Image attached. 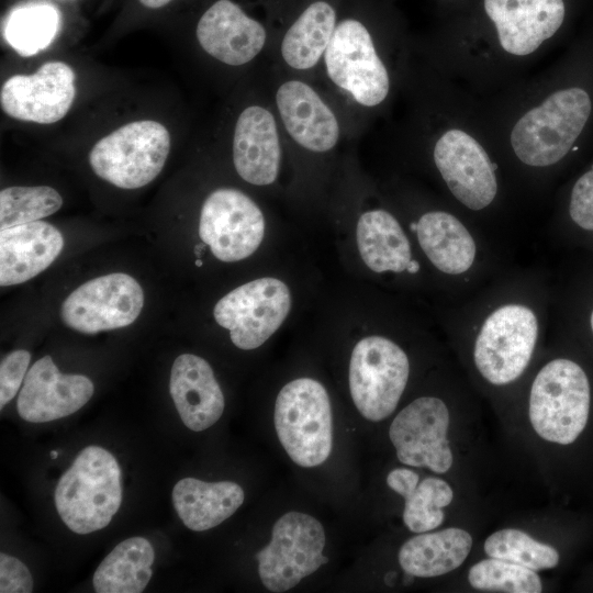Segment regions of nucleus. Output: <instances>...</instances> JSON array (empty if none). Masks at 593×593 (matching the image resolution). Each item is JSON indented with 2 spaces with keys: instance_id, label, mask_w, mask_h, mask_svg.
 <instances>
[{
  "instance_id": "obj_26",
  "label": "nucleus",
  "mask_w": 593,
  "mask_h": 593,
  "mask_svg": "<svg viewBox=\"0 0 593 593\" xmlns=\"http://www.w3.org/2000/svg\"><path fill=\"white\" fill-rule=\"evenodd\" d=\"M472 548L471 535L458 527L419 533L400 548L398 559L404 572L417 578H434L460 567Z\"/></svg>"
},
{
  "instance_id": "obj_21",
  "label": "nucleus",
  "mask_w": 593,
  "mask_h": 593,
  "mask_svg": "<svg viewBox=\"0 0 593 593\" xmlns=\"http://www.w3.org/2000/svg\"><path fill=\"white\" fill-rule=\"evenodd\" d=\"M276 105L288 134L305 149L326 153L338 143L340 127L334 111L306 82L292 79L281 83Z\"/></svg>"
},
{
  "instance_id": "obj_11",
  "label": "nucleus",
  "mask_w": 593,
  "mask_h": 593,
  "mask_svg": "<svg viewBox=\"0 0 593 593\" xmlns=\"http://www.w3.org/2000/svg\"><path fill=\"white\" fill-rule=\"evenodd\" d=\"M170 150V134L159 122L127 123L99 139L89 163L101 179L122 189H137L163 170Z\"/></svg>"
},
{
  "instance_id": "obj_22",
  "label": "nucleus",
  "mask_w": 593,
  "mask_h": 593,
  "mask_svg": "<svg viewBox=\"0 0 593 593\" xmlns=\"http://www.w3.org/2000/svg\"><path fill=\"white\" fill-rule=\"evenodd\" d=\"M281 160L280 138L273 114L261 105L245 108L233 135V163L239 177L255 186L273 183Z\"/></svg>"
},
{
  "instance_id": "obj_31",
  "label": "nucleus",
  "mask_w": 593,
  "mask_h": 593,
  "mask_svg": "<svg viewBox=\"0 0 593 593\" xmlns=\"http://www.w3.org/2000/svg\"><path fill=\"white\" fill-rule=\"evenodd\" d=\"M484 552L491 557L539 571L559 563V552L550 545L537 541L516 528H504L491 534L484 541Z\"/></svg>"
},
{
  "instance_id": "obj_15",
  "label": "nucleus",
  "mask_w": 593,
  "mask_h": 593,
  "mask_svg": "<svg viewBox=\"0 0 593 593\" xmlns=\"http://www.w3.org/2000/svg\"><path fill=\"white\" fill-rule=\"evenodd\" d=\"M265 217L259 206L244 192L220 188L204 200L199 236L221 261L245 259L260 246Z\"/></svg>"
},
{
  "instance_id": "obj_25",
  "label": "nucleus",
  "mask_w": 593,
  "mask_h": 593,
  "mask_svg": "<svg viewBox=\"0 0 593 593\" xmlns=\"http://www.w3.org/2000/svg\"><path fill=\"white\" fill-rule=\"evenodd\" d=\"M245 499L242 486L232 481L205 482L184 478L172 489V503L191 530L211 529L232 516Z\"/></svg>"
},
{
  "instance_id": "obj_38",
  "label": "nucleus",
  "mask_w": 593,
  "mask_h": 593,
  "mask_svg": "<svg viewBox=\"0 0 593 593\" xmlns=\"http://www.w3.org/2000/svg\"><path fill=\"white\" fill-rule=\"evenodd\" d=\"M583 305L582 310L575 311V325H584L586 333L593 339V298L585 300Z\"/></svg>"
},
{
  "instance_id": "obj_39",
  "label": "nucleus",
  "mask_w": 593,
  "mask_h": 593,
  "mask_svg": "<svg viewBox=\"0 0 593 593\" xmlns=\"http://www.w3.org/2000/svg\"><path fill=\"white\" fill-rule=\"evenodd\" d=\"M144 7L149 9H158L168 4L171 0H138Z\"/></svg>"
},
{
  "instance_id": "obj_14",
  "label": "nucleus",
  "mask_w": 593,
  "mask_h": 593,
  "mask_svg": "<svg viewBox=\"0 0 593 593\" xmlns=\"http://www.w3.org/2000/svg\"><path fill=\"white\" fill-rule=\"evenodd\" d=\"M144 305L139 283L127 273L113 272L89 280L63 302L64 324L79 333L97 334L136 321Z\"/></svg>"
},
{
  "instance_id": "obj_8",
  "label": "nucleus",
  "mask_w": 593,
  "mask_h": 593,
  "mask_svg": "<svg viewBox=\"0 0 593 593\" xmlns=\"http://www.w3.org/2000/svg\"><path fill=\"white\" fill-rule=\"evenodd\" d=\"M323 58L331 81L361 107L377 109L388 103L395 69L360 20L347 18L337 23Z\"/></svg>"
},
{
  "instance_id": "obj_10",
  "label": "nucleus",
  "mask_w": 593,
  "mask_h": 593,
  "mask_svg": "<svg viewBox=\"0 0 593 593\" xmlns=\"http://www.w3.org/2000/svg\"><path fill=\"white\" fill-rule=\"evenodd\" d=\"M406 350L384 335H369L354 347L348 382L353 402L368 421L380 422L396 409L410 380Z\"/></svg>"
},
{
  "instance_id": "obj_4",
  "label": "nucleus",
  "mask_w": 593,
  "mask_h": 593,
  "mask_svg": "<svg viewBox=\"0 0 593 593\" xmlns=\"http://www.w3.org/2000/svg\"><path fill=\"white\" fill-rule=\"evenodd\" d=\"M478 19L426 47L429 66L477 96L525 77L550 48L567 15L564 0H481Z\"/></svg>"
},
{
  "instance_id": "obj_36",
  "label": "nucleus",
  "mask_w": 593,
  "mask_h": 593,
  "mask_svg": "<svg viewBox=\"0 0 593 593\" xmlns=\"http://www.w3.org/2000/svg\"><path fill=\"white\" fill-rule=\"evenodd\" d=\"M33 579L26 566L15 557L0 555V592L30 593Z\"/></svg>"
},
{
  "instance_id": "obj_20",
  "label": "nucleus",
  "mask_w": 593,
  "mask_h": 593,
  "mask_svg": "<svg viewBox=\"0 0 593 593\" xmlns=\"http://www.w3.org/2000/svg\"><path fill=\"white\" fill-rule=\"evenodd\" d=\"M356 239L362 261L374 273L415 278L423 271L410 235L387 209L363 212L357 222Z\"/></svg>"
},
{
  "instance_id": "obj_1",
  "label": "nucleus",
  "mask_w": 593,
  "mask_h": 593,
  "mask_svg": "<svg viewBox=\"0 0 593 593\" xmlns=\"http://www.w3.org/2000/svg\"><path fill=\"white\" fill-rule=\"evenodd\" d=\"M562 61L490 96L481 112L515 200L545 198L579 149L593 116V89Z\"/></svg>"
},
{
  "instance_id": "obj_41",
  "label": "nucleus",
  "mask_w": 593,
  "mask_h": 593,
  "mask_svg": "<svg viewBox=\"0 0 593 593\" xmlns=\"http://www.w3.org/2000/svg\"><path fill=\"white\" fill-rule=\"evenodd\" d=\"M197 265H198V266H201V265H202V262H201L200 260H198V261H197Z\"/></svg>"
},
{
  "instance_id": "obj_35",
  "label": "nucleus",
  "mask_w": 593,
  "mask_h": 593,
  "mask_svg": "<svg viewBox=\"0 0 593 593\" xmlns=\"http://www.w3.org/2000/svg\"><path fill=\"white\" fill-rule=\"evenodd\" d=\"M31 354L18 349L9 353L0 365V407L8 404L16 394L27 373Z\"/></svg>"
},
{
  "instance_id": "obj_7",
  "label": "nucleus",
  "mask_w": 593,
  "mask_h": 593,
  "mask_svg": "<svg viewBox=\"0 0 593 593\" xmlns=\"http://www.w3.org/2000/svg\"><path fill=\"white\" fill-rule=\"evenodd\" d=\"M122 502L121 469L115 457L99 446L80 451L55 489V506L77 534L104 528Z\"/></svg>"
},
{
  "instance_id": "obj_40",
  "label": "nucleus",
  "mask_w": 593,
  "mask_h": 593,
  "mask_svg": "<svg viewBox=\"0 0 593 593\" xmlns=\"http://www.w3.org/2000/svg\"><path fill=\"white\" fill-rule=\"evenodd\" d=\"M58 456V452L56 450L51 451V458L56 459Z\"/></svg>"
},
{
  "instance_id": "obj_19",
  "label": "nucleus",
  "mask_w": 593,
  "mask_h": 593,
  "mask_svg": "<svg viewBox=\"0 0 593 593\" xmlns=\"http://www.w3.org/2000/svg\"><path fill=\"white\" fill-rule=\"evenodd\" d=\"M195 34L210 56L230 66L253 60L267 41L265 26L231 0L215 1L201 15Z\"/></svg>"
},
{
  "instance_id": "obj_27",
  "label": "nucleus",
  "mask_w": 593,
  "mask_h": 593,
  "mask_svg": "<svg viewBox=\"0 0 593 593\" xmlns=\"http://www.w3.org/2000/svg\"><path fill=\"white\" fill-rule=\"evenodd\" d=\"M336 25L337 13L329 2L317 0L309 4L283 35L280 52L284 63L296 70L315 67Z\"/></svg>"
},
{
  "instance_id": "obj_32",
  "label": "nucleus",
  "mask_w": 593,
  "mask_h": 593,
  "mask_svg": "<svg viewBox=\"0 0 593 593\" xmlns=\"http://www.w3.org/2000/svg\"><path fill=\"white\" fill-rule=\"evenodd\" d=\"M403 522L415 534L433 530L445 519L444 507L454 499L451 486L443 479L428 477L402 495Z\"/></svg>"
},
{
  "instance_id": "obj_2",
  "label": "nucleus",
  "mask_w": 593,
  "mask_h": 593,
  "mask_svg": "<svg viewBox=\"0 0 593 593\" xmlns=\"http://www.w3.org/2000/svg\"><path fill=\"white\" fill-rule=\"evenodd\" d=\"M415 130L444 198L497 237L516 200L479 96L429 67L417 88Z\"/></svg>"
},
{
  "instance_id": "obj_12",
  "label": "nucleus",
  "mask_w": 593,
  "mask_h": 593,
  "mask_svg": "<svg viewBox=\"0 0 593 593\" xmlns=\"http://www.w3.org/2000/svg\"><path fill=\"white\" fill-rule=\"evenodd\" d=\"M325 542L324 527L315 517L298 511L280 516L270 541L256 553L262 585L275 593L296 586L328 561L323 555Z\"/></svg>"
},
{
  "instance_id": "obj_24",
  "label": "nucleus",
  "mask_w": 593,
  "mask_h": 593,
  "mask_svg": "<svg viewBox=\"0 0 593 593\" xmlns=\"http://www.w3.org/2000/svg\"><path fill=\"white\" fill-rule=\"evenodd\" d=\"M64 247L60 232L43 221L0 231V284L23 283L44 271Z\"/></svg>"
},
{
  "instance_id": "obj_37",
  "label": "nucleus",
  "mask_w": 593,
  "mask_h": 593,
  "mask_svg": "<svg viewBox=\"0 0 593 593\" xmlns=\"http://www.w3.org/2000/svg\"><path fill=\"white\" fill-rule=\"evenodd\" d=\"M419 482V475L409 468H395L387 475L388 486L399 495L405 494Z\"/></svg>"
},
{
  "instance_id": "obj_28",
  "label": "nucleus",
  "mask_w": 593,
  "mask_h": 593,
  "mask_svg": "<svg viewBox=\"0 0 593 593\" xmlns=\"http://www.w3.org/2000/svg\"><path fill=\"white\" fill-rule=\"evenodd\" d=\"M155 552L144 537H131L114 547L94 571L98 593H139L147 586Z\"/></svg>"
},
{
  "instance_id": "obj_5",
  "label": "nucleus",
  "mask_w": 593,
  "mask_h": 593,
  "mask_svg": "<svg viewBox=\"0 0 593 593\" xmlns=\"http://www.w3.org/2000/svg\"><path fill=\"white\" fill-rule=\"evenodd\" d=\"M409 231L448 302L473 294L508 268L496 236L445 198L417 212Z\"/></svg>"
},
{
  "instance_id": "obj_3",
  "label": "nucleus",
  "mask_w": 593,
  "mask_h": 593,
  "mask_svg": "<svg viewBox=\"0 0 593 593\" xmlns=\"http://www.w3.org/2000/svg\"><path fill=\"white\" fill-rule=\"evenodd\" d=\"M553 289L542 268H506L473 294L448 302L444 325L478 378L494 389L518 382L551 324Z\"/></svg>"
},
{
  "instance_id": "obj_29",
  "label": "nucleus",
  "mask_w": 593,
  "mask_h": 593,
  "mask_svg": "<svg viewBox=\"0 0 593 593\" xmlns=\"http://www.w3.org/2000/svg\"><path fill=\"white\" fill-rule=\"evenodd\" d=\"M550 228L559 238L593 248V163L559 198Z\"/></svg>"
},
{
  "instance_id": "obj_33",
  "label": "nucleus",
  "mask_w": 593,
  "mask_h": 593,
  "mask_svg": "<svg viewBox=\"0 0 593 593\" xmlns=\"http://www.w3.org/2000/svg\"><path fill=\"white\" fill-rule=\"evenodd\" d=\"M63 198L52 187H10L0 192L1 230L40 221L57 212Z\"/></svg>"
},
{
  "instance_id": "obj_9",
  "label": "nucleus",
  "mask_w": 593,
  "mask_h": 593,
  "mask_svg": "<svg viewBox=\"0 0 593 593\" xmlns=\"http://www.w3.org/2000/svg\"><path fill=\"white\" fill-rule=\"evenodd\" d=\"M273 423L278 439L300 467L324 463L333 447V417L328 393L312 378L288 382L278 393Z\"/></svg>"
},
{
  "instance_id": "obj_34",
  "label": "nucleus",
  "mask_w": 593,
  "mask_h": 593,
  "mask_svg": "<svg viewBox=\"0 0 593 593\" xmlns=\"http://www.w3.org/2000/svg\"><path fill=\"white\" fill-rule=\"evenodd\" d=\"M470 585L479 591L540 593L542 583L535 570L517 563L491 558L473 564L468 572Z\"/></svg>"
},
{
  "instance_id": "obj_13",
  "label": "nucleus",
  "mask_w": 593,
  "mask_h": 593,
  "mask_svg": "<svg viewBox=\"0 0 593 593\" xmlns=\"http://www.w3.org/2000/svg\"><path fill=\"white\" fill-rule=\"evenodd\" d=\"M291 309L288 286L271 277L259 278L237 287L214 306L216 323L230 331L239 349L258 348L277 332Z\"/></svg>"
},
{
  "instance_id": "obj_17",
  "label": "nucleus",
  "mask_w": 593,
  "mask_h": 593,
  "mask_svg": "<svg viewBox=\"0 0 593 593\" xmlns=\"http://www.w3.org/2000/svg\"><path fill=\"white\" fill-rule=\"evenodd\" d=\"M76 75L63 61L43 64L32 75H14L1 87L3 112L16 120L51 124L61 120L76 97Z\"/></svg>"
},
{
  "instance_id": "obj_30",
  "label": "nucleus",
  "mask_w": 593,
  "mask_h": 593,
  "mask_svg": "<svg viewBox=\"0 0 593 593\" xmlns=\"http://www.w3.org/2000/svg\"><path fill=\"white\" fill-rule=\"evenodd\" d=\"M58 26V11L51 4L35 3L11 12L3 36L19 55L29 57L51 45Z\"/></svg>"
},
{
  "instance_id": "obj_18",
  "label": "nucleus",
  "mask_w": 593,
  "mask_h": 593,
  "mask_svg": "<svg viewBox=\"0 0 593 593\" xmlns=\"http://www.w3.org/2000/svg\"><path fill=\"white\" fill-rule=\"evenodd\" d=\"M93 391V383L88 377L61 373L52 357L46 355L29 369L16 407L19 415L27 422H51L80 410Z\"/></svg>"
},
{
  "instance_id": "obj_6",
  "label": "nucleus",
  "mask_w": 593,
  "mask_h": 593,
  "mask_svg": "<svg viewBox=\"0 0 593 593\" xmlns=\"http://www.w3.org/2000/svg\"><path fill=\"white\" fill-rule=\"evenodd\" d=\"M527 404L530 425L540 438L572 444L589 419L591 384L586 371L572 358H549L533 374Z\"/></svg>"
},
{
  "instance_id": "obj_16",
  "label": "nucleus",
  "mask_w": 593,
  "mask_h": 593,
  "mask_svg": "<svg viewBox=\"0 0 593 593\" xmlns=\"http://www.w3.org/2000/svg\"><path fill=\"white\" fill-rule=\"evenodd\" d=\"M449 409L437 395H422L404 406L393 418L389 437L399 461L447 472L454 462L448 443Z\"/></svg>"
},
{
  "instance_id": "obj_23",
  "label": "nucleus",
  "mask_w": 593,
  "mask_h": 593,
  "mask_svg": "<svg viewBox=\"0 0 593 593\" xmlns=\"http://www.w3.org/2000/svg\"><path fill=\"white\" fill-rule=\"evenodd\" d=\"M169 390L183 424L201 432L214 425L223 414L225 400L213 369L206 360L183 354L171 367Z\"/></svg>"
}]
</instances>
